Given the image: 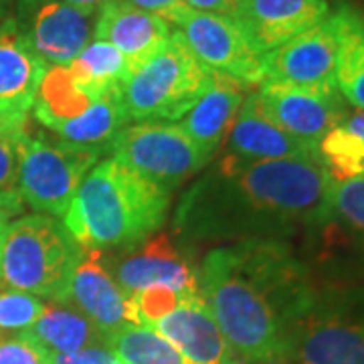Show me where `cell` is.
<instances>
[{"label":"cell","mask_w":364,"mask_h":364,"mask_svg":"<svg viewBox=\"0 0 364 364\" xmlns=\"http://www.w3.org/2000/svg\"><path fill=\"white\" fill-rule=\"evenodd\" d=\"M330 184L320 160L227 154L182 196L174 229L195 241H286L324 219Z\"/></svg>","instance_id":"obj_1"},{"label":"cell","mask_w":364,"mask_h":364,"mask_svg":"<svg viewBox=\"0 0 364 364\" xmlns=\"http://www.w3.org/2000/svg\"><path fill=\"white\" fill-rule=\"evenodd\" d=\"M198 291L237 358L257 364L289 356L291 328L318 286L286 241H241L208 251Z\"/></svg>","instance_id":"obj_2"},{"label":"cell","mask_w":364,"mask_h":364,"mask_svg":"<svg viewBox=\"0 0 364 364\" xmlns=\"http://www.w3.org/2000/svg\"><path fill=\"white\" fill-rule=\"evenodd\" d=\"M168 203V191L109 158L87 172L63 225L83 249L134 247L164 223Z\"/></svg>","instance_id":"obj_3"},{"label":"cell","mask_w":364,"mask_h":364,"mask_svg":"<svg viewBox=\"0 0 364 364\" xmlns=\"http://www.w3.org/2000/svg\"><path fill=\"white\" fill-rule=\"evenodd\" d=\"M83 247L63 223L28 215L9 223L0 247V282L37 298L63 301Z\"/></svg>","instance_id":"obj_4"},{"label":"cell","mask_w":364,"mask_h":364,"mask_svg":"<svg viewBox=\"0 0 364 364\" xmlns=\"http://www.w3.org/2000/svg\"><path fill=\"white\" fill-rule=\"evenodd\" d=\"M210 79V69L196 59L178 31L130 69L119 87V97L130 119H182L196 104Z\"/></svg>","instance_id":"obj_5"},{"label":"cell","mask_w":364,"mask_h":364,"mask_svg":"<svg viewBox=\"0 0 364 364\" xmlns=\"http://www.w3.org/2000/svg\"><path fill=\"white\" fill-rule=\"evenodd\" d=\"M298 364H364V284H326L291 328Z\"/></svg>","instance_id":"obj_6"},{"label":"cell","mask_w":364,"mask_h":364,"mask_svg":"<svg viewBox=\"0 0 364 364\" xmlns=\"http://www.w3.org/2000/svg\"><path fill=\"white\" fill-rule=\"evenodd\" d=\"M102 156V148L23 134L18 142V186L23 203L65 217L79 186Z\"/></svg>","instance_id":"obj_7"},{"label":"cell","mask_w":364,"mask_h":364,"mask_svg":"<svg viewBox=\"0 0 364 364\" xmlns=\"http://www.w3.org/2000/svg\"><path fill=\"white\" fill-rule=\"evenodd\" d=\"M308 237L328 284H364V176L332 181L324 219Z\"/></svg>","instance_id":"obj_8"},{"label":"cell","mask_w":364,"mask_h":364,"mask_svg":"<svg viewBox=\"0 0 364 364\" xmlns=\"http://www.w3.org/2000/svg\"><path fill=\"white\" fill-rule=\"evenodd\" d=\"M162 18L176 26L188 49L207 69L239 81L247 90L263 81L265 55L257 51L233 16L198 13L181 2Z\"/></svg>","instance_id":"obj_9"},{"label":"cell","mask_w":364,"mask_h":364,"mask_svg":"<svg viewBox=\"0 0 364 364\" xmlns=\"http://www.w3.org/2000/svg\"><path fill=\"white\" fill-rule=\"evenodd\" d=\"M109 150L119 164L156 182L168 193L205 168L210 160L181 126L166 122L126 126L114 138Z\"/></svg>","instance_id":"obj_10"},{"label":"cell","mask_w":364,"mask_h":364,"mask_svg":"<svg viewBox=\"0 0 364 364\" xmlns=\"http://www.w3.org/2000/svg\"><path fill=\"white\" fill-rule=\"evenodd\" d=\"M255 95L265 116L272 117L282 130L314 148H318L326 134L346 117L344 97L336 85L304 87L261 81Z\"/></svg>","instance_id":"obj_11"},{"label":"cell","mask_w":364,"mask_h":364,"mask_svg":"<svg viewBox=\"0 0 364 364\" xmlns=\"http://www.w3.org/2000/svg\"><path fill=\"white\" fill-rule=\"evenodd\" d=\"M26 43L47 67H67L93 39L97 11L65 0H21Z\"/></svg>","instance_id":"obj_12"},{"label":"cell","mask_w":364,"mask_h":364,"mask_svg":"<svg viewBox=\"0 0 364 364\" xmlns=\"http://www.w3.org/2000/svg\"><path fill=\"white\" fill-rule=\"evenodd\" d=\"M336 59L338 39L328 14L322 23L265 53L263 81L304 87L336 85Z\"/></svg>","instance_id":"obj_13"},{"label":"cell","mask_w":364,"mask_h":364,"mask_svg":"<svg viewBox=\"0 0 364 364\" xmlns=\"http://www.w3.org/2000/svg\"><path fill=\"white\" fill-rule=\"evenodd\" d=\"M186 364H233L237 358L200 291H184L176 308L152 326Z\"/></svg>","instance_id":"obj_14"},{"label":"cell","mask_w":364,"mask_h":364,"mask_svg":"<svg viewBox=\"0 0 364 364\" xmlns=\"http://www.w3.org/2000/svg\"><path fill=\"white\" fill-rule=\"evenodd\" d=\"M114 279L124 296L148 287H170L178 294L198 291L196 273L166 235L146 239L114 263Z\"/></svg>","instance_id":"obj_15"},{"label":"cell","mask_w":364,"mask_h":364,"mask_svg":"<svg viewBox=\"0 0 364 364\" xmlns=\"http://www.w3.org/2000/svg\"><path fill=\"white\" fill-rule=\"evenodd\" d=\"M61 304L83 314L104 334V338L128 324L126 296L112 272L105 267L102 251L97 249H83Z\"/></svg>","instance_id":"obj_16"},{"label":"cell","mask_w":364,"mask_h":364,"mask_svg":"<svg viewBox=\"0 0 364 364\" xmlns=\"http://www.w3.org/2000/svg\"><path fill=\"white\" fill-rule=\"evenodd\" d=\"M328 14L326 0H243L235 21L265 55L322 23Z\"/></svg>","instance_id":"obj_17"},{"label":"cell","mask_w":364,"mask_h":364,"mask_svg":"<svg viewBox=\"0 0 364 364\" xmlns=\"http://www.w3.org/2000/svg\"><path fill=\"white\" fill-rule=\"evenodd\" d=\"M172 31L168 21L158 14L140 11L122 0H107L97 11L93 39L116 47L134 69L154 55L168 41Z\"/></svg>","instance_id":"obj_18"},{"label":"cell","mask_w":364,"mask_h":364,"mask_svg":"<svg viewBox=\"0 0 364 364\" xmlns=\"http://www.w3.org/2000/svg\"><path fill=\"white\" fill-rule=\"evenodd\" d=\"M227 148L229 154L247 160H320L318 148L294 138L282 130L272 117L263 114L255 91L247 93L245 102L239 107L231 132L227 134Z\"/></svg>","instance_id":"obj_19"},{"label":"cell","mask_w":364,"mask_h":364,"mask_svg":"<svg viewBox=\"0 0 364 364\" xmlns=\"http://www.w3.org/2000/svg\"><path fill=\"white\" fill-rule=\"evenodd\" d=\"M245 97V85L227 75L210 71L207 87L184 116L181 128L207 156L213 158L215 150L227 138L229 128L233 126L235 116Z\"/></svg>","instance_id":"obj_20"},{"label":"cell","mask_w":364,"mask_h":364,"mask_svg":"<svg viewBox=\"0 0 364 364\" xmlns=\"http://www.w3.org/2000/svg\"><path fill=\"white\" fill-rule=\"evenodd\" d=\"M47 71L26 43L16 21L0 23V104L33 109L39 83Z\"/></svg>","instance_id":"obj_21"},{"label":"cell","mask_w":364,"mask_h":364,"mask_svg":"<svg viewBox=\"0 0 364 364\" xmlns=\"http://www.w3.org/2000/svg\"><path fill=\"white\" fill-rule=\"evenodd\" d=\"M338 39L336 90L356 109H364V14L348 4L330 13Z\"/></svg>","instance_id":"obj_22"},{"label":"cell","mask_w":364,"mask_h":364,"mask_svg":"<svg viewBox=\"0 0 364 364\" xmlns=\"http://www.w3.org/2000/svg\"><path fill=\"white\" fill-rule=\"evenodd\" d=\"M23 334L37 342L51 356L73 354L87 346L104 344L105 340L104 334L83 314L61 301L45 306V312L41 314L39 320L23 330Z\"/></svg>","instance_id":"obj_23"},{"label":"cell","mask_w":364,"mask_h":364,"mask_svg":"<svg viewBox=\"0 0 364 364\" xmlns=\"http://www.w3.org/2000/svg\"><path fill=\"white\" fill-rule=\"evenodd\" d=\"M67 71L79 91L90 95L91 100H100L122 87L130 73V63L109 43L91 39L67 65Z\"/></svg>","instance_id":"obj_24"},{"label":"cell","mask_w":364,"mask_h":364,"mask_svg":"<svg viewBox=\"0 0 364 364\" xmlns=\"http://www.w3.org/2000/svg\"><path fill=\"white\" fill-rule=\"evenodd\" d=\"M128 122L130 117L126 114V107L122 104L117 90L93 102L79 116L53 126L51 130L57 132L67 142L93 146V148H104V146L109 148L119 130L128 126Z\"/></svg>","instance_id":"obj_25"},{"label":"cell","mask_w":364,"mask_h":364,"mask_svg":"<svg viewBox=\"0 0 364 364\" xmlns=\"http://www.w3.org/2000/svg\"><path fill=\"white\" fill-rule=\"evenodd\" d=\"M104 344L122 364H186L181 352L150 326L128 322L107 334Z\"/></svg>","instance_id":"obj_26"},{"label":"cell","mask_w":364,"mask_h":364,"mask_svg":"<svg viewBox=\"0 0 364 364\" xmlns=\"http://www.w3.org/2000/svg\"><path fill=\"white\" fill-rule=\"evenodd\" d=\"M318 156L334 182L364 176V142L344 126L332 128L320 140Z\"/></svg>","instance_id":"obj_27"},{"label":"cell","mask_w":364,"mask_h":364,"mask_svg":"<svg viewBox=\"0 0 364 364\" xmlns=\"http://www.w3.org/2000/svg\"><path fill=\"white\" fill-rule=\"evenodd\" d=\"M178 299H181V294L170 287L158 286L134 291L130 296H126L128 322L152 328L160 318H164L176 308Z\"/></svg>","instance_id":"obj_28"},{"label":"cell","mask_w":364,"mask_h":364,"mask_svg":"<svg viewBox=\"0 0 364 364\" xmlns=\"http://www.w3.org/2000/svg\"><path fill=\"white\" fill-rule=\"evenodd\" d=\"M18 138L0 136V210L9 217L23 210V196L18 186Z\"/></svg>","instance_id":"obj_29"},{"label":"cell","mask_w":364,"mask_h":364,"mask_svg":"<svg viewBox=\"0 0 364 364\" xmlns=\"http://www.w3.org/2000/svg\"><path fill=\"white\" fill-rule=\"evenodd\" d=\"M43 312L45 304L33 294L18 289L0 291V332L26 330L39 320Z\"/></svg>","instance_id":"obj_30"},{"label":"cell","mask_w":364,"mask_h":364,"mask_svg":"<svg viewBox=\"0 0 364 364\" xmlns=\"http://www.w3.org/2000/svg\"><path fill=\"white\" fill-rule=\"evenodd\" d=\"M0 364H51V354L21 334L0 332Z\"/></svg>","instance_id":"obj_31"},{"label":"cell","mask_w":364,"mask_h":364,"mask_svg":"<svg viewBox=\"0 0 364 364\" xmlns=\"http://www.w3.org/2000/svg\"><path fill=\"white\" fill-rule=\"evenodd\" d=\"M51 364H122L105 344L87 346L73 354H53Z\"/></svg>","instance_id":"obj_32"},{"label":"cell","mask_w":364,"mask_h":364,"mask_svg":"<svg viewBox=\"0 0 364 364\" xmlns=\"http://www.w3.org/2000/svg\"><path fill=\"white\" fill-rule=\"evenodd\" d=\"M26 109L0 104V136L18 138L26 134Z\"/></svg>","instance_id":"obj_33"},{"label":"cell","mask_w":364,"mask_h":364,"mask_svg":"<svg viewBox=\"0 0 364 364\" xmlns=\"http://www.w3.org/2000/svg\"><path fill=\"white\" fill-rule=\"evenodd\" d=\"M188 9L198 13L223 14V16H237L243 0H182Z\"/></svg>","instance_id":"obj_34"},{"label":"cell","mask_w":364,"mask_h":364,"mask_svg":"<svg viewBox=\"0 0 364 364\" xmlns=\"http://www.w3.org/2000/svg\"><path fill=\"white\" fill-rule=\"evenodd\" d=\"M122 2H126L130 6H136L140 11H146V13L164 16L170 9H174L176 4H181L182 0H122Z\"/></svg>","instance_id":"obj_35"},{"label":"cell","mask_w":364,"mask_h":364,"mask_svg":"<svg viewBox=\"0 0 364 364\" xmlns=\"http://www.w3.org/2000/svg\"><path fill=\"white\" fill-rule=\"evenodd\" d=\"M340 126H344L346 130L352 132L354 136H358L364 142V109H356L354 114H346Z\"/></svg>","instance_id":"obj_36"},{"label":"cell","mask_w":364,"mask_h":364,"mask_svg":"<svg viewBox=\"0 0 364 364\" xmlns=\"http://www.w3.org/2000/svg\"><path fill=\"white\" fill-rule=\"evenodd\" d=\"M65 2L79 9H85V11H100L107 0H65Z\"/></svg>","instance_id":"obj_37"},{"label":"cell","mask_w":364,"mask_h":364,"mask_svg":"<svg viewBox=\"0 0 364 364\" xmlns=\"http://www.w3.org/2000/svg\"><path fill=\"white\" fill-rule=\"evenodd\" d=\"M257 364H298L294 358H289V356H273V358H267V360H263V363Z\"/></svg>","instance_id":"obj_38"},{"label":"cell","mask_w":364,"mask_h":364,"mask_svg":"<svg viewBox=\"0 0 364 364\" xmlns=\"http://www.w3.org/2000/svg\"><path fill=\"white\" fill-rule=\"evenodd\" d=\"M9 215L4 210H0V247H2V239H4V233H6V227H9Z\"/></svg>","instance_id":"obj_39"},{"label":"cell","mask_w":364,"mask_h":364,"mask_svg":"<svg viewBox=\"0 0 364 364\" xmlns=\"http://www.w3.org/2000/svg\"><path fill=\"white\" fill-rule=\"evenodd\" d=\"M2 21H6V18H4V2L0 0V23H2Z\"/></svg>","instance_id":"obj_40"}]
</instances>
